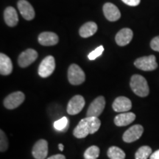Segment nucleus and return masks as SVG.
Segmentation results:
<instances>
[{"mask_svg": "<svg viewBox=\"0 0 159 159\" xmlns=\"http://www.w3.org/2000/svg\"><path fill=\"white\" fill-rule=\"evenodd\" d=\"M101 122L98 117H88L81 119L73 131L77 139L85 138L89 134H94L100 128Z\"/></svg>", "mask_w": 159, "mask_h": 159, "instance_id": "1", "label": "nucleus"}, {"mask_svg": "<svg viewBox=\"0 0 159 159\" xmlns=\"http://www.w3.org/2000/svg\"><path fill=\"white\" fill-rule=\"evenodd\" d=\"M130 85L135 94L141 97H147L150 92L148 83L146 79L142 75H133L130 79Z\"/></svg>", "mask_w": 159, "mask_h": 159, "instance_id": "2", "label": "nucleus"}, {"mask_svg": "<svg viewBox=\"0 0 159 159\" xmlns=\"http://www.w3.org/2000/svg\"><path fill=\"white\" fill-rule=\"evenodd\" d=\"M68 79L71 85H80L85 80V75L78 65L71 64L68 70Z\"/></svg>", "mask_w": 159, "mask_h": 159, "instance_id": "3", "label": "nucleus"}, {"mask_svg": "<svg viewBox=\"0 0 159 159\" xmlns=\"http://www.w3.org/2000/svg\"><path fill=\"white\" fill-rule=\"evenodd\" d=\"M55 69V61L54 57L52 55L47 56L41 63H40L39 67V75L40 77L46 78L52 74Z\"/></svg>", "mask_w": 159, "mask_h": 159, "instance_id": "4", "label": "nucleus"}, {"mask_svg": "<svg viewBox=\"0 0 159 159\" xmlns=\"http://www.w3.org/2000/svg\"><path fill=\"white\" fill-rule=\"evenodd\" d=\"M134 65L137 68L143 71H153L158 68V63L155 55L144 56L136 59Z\"/></svg>", "mask_w": 159, "mask_h": 159, "instance_id": "5", "label": "nucleus"}, {"mask_svg": "<svg viewBox=\"0 0 159 159\" xmlns=\"http://www.w3.org/2000/svg\"><path fill=\"white\" fill-rule=\"evenodd\" d=\"M105 106V97L99 96L91 103L87 111V116L88 117H98L102 114Z\"/></svg>", "mask_w": 159, "mask_h": 159, "instance_id": "6", "label": "nucleus"}, {"mask_svg": "<svg viewBox=\"0 0 159 159\" xmlns=\"http://www.w3.org/2000/svg\"><path fill=\"white\" fill-rule=\"evenodd\" d=\"M25 96L21 91H16L9 94L4 100V105L7 109H15L24 102Z\"/></svg>", "mask_w": 159, "mask_h": 159, "instance_id": "7", "label": "nucleus"}, {"mask_svg": "<svg viewBox=\"0 0 159 159\" xmlns=\"http://www.w3.org/2000/svg\"><path fill=\"white\" fill-rule=\"evenodd\" d=\"M85 104V99L81 95H75L71 98L67 105V112L70 115H76L79 114Z\"/></svg>", "mask_w": 159, "mask_h": 159, "instance_id": "8", "label": "nucleus"}, {"mask_svg": "<svg viewBox=\"0 0 159 159\" xmlns=\"http://www.w3.org/2000/svg\"><path fill=\"white\" fill-rule=\"evenodd\" d=\"M144 132V128L140 125H135L128 130H127L123 134V141L127 143L134 142L141 138Z\"/></svg>", "mask_w": 159, "mask_h": 159, "instance_id": "9", "label": "nucleus"}, {"mask_svg": "<svg viewBox=\"0 0 159 159\" xmlns=\"http://www.w3.org/2000/svg\"><path fill=\"white\" fill-rule=\"evenodd\" d=\"M38 57V52L33 49H27V50L24 51L19 55L18 62L19 65L22 68L29 66L32 64Z\"/></svg>", "mask_w": 159, "mask_h": 159, "instance_id": "10", "label": "nucleus"}, {"mask_svg": "<svg viewBox=\"0 0 159 159\" xmlns=\"http://www.w3.org/2000/svg\"><path fill=\"white\" fill-rule=\"evenodd\" d=\"M32 153L35 159H44L47 158L48 154V142L44 139L38 141L33 146Z\"/></svg>", "mask_w": 159, "mask_h": 159, "instance_id": "11", "label": "nucleus"}, {"mask_svg": "<svg viewBox=\"0 0 159 159\" xmlns=\"http://www.w3.org/2000/svg\"><path fill=\"white\" fill-rule=\"evenodd\" d=\"M18 8L23 18L26 20H32L35 17V11L31 4L27 0H19L17 4Z\"/></svg>", "mask_w": 159, "mask_h": 159, "instance_id": "12", "label": "nucleus"}, {"mask_svg": "<svg viewBox=\"0 0 159 159\" xmlns=\"http://www.w3.org/2000/svg\"><path fill=\"white\" fill-rule=\"evenodd\" d=\"M103 13L106 19L110 21H116L121 17V13L118 7L110 2L105 3L103 6Z\"/></svg>", "mask_w": 159, "mask_h": 159, "instance_id": "13", "label": "nucleus"}, {"mask_svg": "<svg viewBox=\"0 0 159 159\" xmlns=\"http://www.w3.org/2000/svg\"><path fill=\"white\" fill-rule=\"evenodd\" d=\"M112 108L116 112H126L132 108V102L128 97H119L113 102Z\"/></svg>", "mask_w": 159, "mask_h": 159, "instance_id": "14", "label": "nucleus"}, {"mask_svg": "<svg viewBox=\"0 0 159 159\" xmlns=\"http://www.w3.org/2000/svg\"><path fill=\"white\" fill-rule=\"evenodd\" d=\"M134 36V33L129 28H123L118 32L115 38L117 44L120 47L128 45Z\"/></svg>", "mask_w": 159, "mask_h": 159, "instance_id": "15", "label": "nucleus"}, {"mask_svg": "<svg viewBox=\"0 0 159 159\" xmlns=\"http://www.w3.org/2000/svg\"><path fill=\"white\" fill-rule=\"evenodd\" d=\"M39 42L42 46H54L58 43L59 39L57 34L52 32H43L39 36Z\"/></svg>", "mask_w": 159, "mask_h": 159, "instance_id": "16", "label": "nucleus"}, {"mask_svg": "<svg viewBox=\"0 0 159 159\" xmlns=\"http://www.w3.org/2000/svg\"><path fill=\"white\" fill-rule=\"evenodd\" d=\"M136 119V115L132 112L119 114L114 118V123L116 126H127L132 123Z\"/></svg>", "mask_w": 159, "mask_h": 159, "instance_id": "17", "label": "nucleus"}, {"mask_svg": "<svg viewBox=\"0 0 159 159\" xmlns=\"http://www.w3.org/2000/svg\"><path fill=\"white\" fill-rule=\"evenodd\" d=\"M13 71V63L11 58L7 55L0 54V74L2 75H9Z\"/></svg>", "mask_w": 159, "mask_h": 159, "instance_id": "18", "label": "nucleus"}, {"mask_svg": "<svg viewBox=\"0 0 159 159\" xmlns=\"http://www.w3.org/2000/svg\"><path fill=\"white\" fill-rule=\"evenodd\" d=\"M4 19L5 23L10 27H14L18 24L19 17L14 7H7L4 13Z\"/></svg>", "mask_w": 159, "mask_h": 159, "instance_id": "19", "label": "nucleus"}, {"mask_svg": "<svg viewBox=\"0 0 159 159\" xmlns=\"http://www.w3.org/2000/svg\"><path fill=\"white\" fill-rule=\"evenodd\" d=\"M97 31V25L95 22L89 21L85 23L82 27L80 28L79 33L80 35L83 38H89L92 36Z\"/></svg>", "mask_w": 159, "mask_h": 159, "instance_id": "20", "label": "nucleus"}, {"mask_svg": "<svg viewBox=\"0 0 159 159\" xmlns=\"http://www.w3.org/2000/svg\"><path fill=\"white\" fill-rule=\"evenodd\" d=\"M108 156L110 159H125V153L118 147H111L108 150Z\"/></svg>", "mask_w": 159, "mask_h": 159, "instance_id": "21", "label": "nucleus"}, {"mask_svg": "<svg viewBox=\"0 0 159 159\" xmlns=\"http://www.w3.org/2000/svg\"><path fill=\"white\" fill-rule=\"evenodd\" d=\"M152 153V149L149 146H142L136 151L135 154L136 159H148Z\"/></svg>", "mask_w": 159, "mask_h": 159, "instance_id": "22", "label": "nucleus"}, {"mask_svg": "<svg viewBox=\"0 0 159 159\" xmlns=\"http://www.w3.org/2000/svg\"><path fill=\"white\" fill-rule=\"evenodd\" d=\"M99 156V148L97 146H91L85 151V159H97Z\"/></svg>", "mask_w": 159, "mask_h": 159, "instance_id": "23", "label": "nucleus"}, {"mask_svg": "<svg viewBox=\"0 0 159 159\" xmlns=\"http://www.w3.org/2000/svg\"><path fill=\"white\" fill-rule=\"evenodd\" d=\"M54 128L57 130L65 132L69 128V119L66 116H63L58 120L55 121L54 123Z\"/></svg>", "mask_w": 159, "mask_h": 159, "instance_id": "24", "label": "nucleus"}, {"mask_svg": "<svg viewBox=\"0 0 159 159\" xmlns=\"http://www.w3.org/2000/svg\"><path fill=\"white\" fill-rule=\"evenodd\" d=\"M8 148V140L3 130H0V150L5 152Z\"/></svg>", "mask_w": 159, "mask_h": 159, "instance_id": "25", "label": "nucleus"}, {"mask_svg": "<svg viewBox=\"0 0 159 159\" xmlns=\"http://www.w3.org/2000/svg\"><path fill=\"white\" fill-rule=\"evenodd\" d=\"M103 51H104V47H103V46H99V47L95 49L94 51H92L91 52L89 53L88 55L89 59L91 60V61L95 60L102 54Z\"/></svg>", "mask_w": 159, "mask_h": 159, "instance_id": "26", "label": "nucleus"}, {"mask_svg": "<svg viewBox=\"0 0 159 159\" xmlns=\"http://www.w3.org/2000/svg\"><path fill=\"white\" fill-rule=\"evenodd\" d=\"M150 47L153 50L159 52V36L155 37L154 39L151 41Z\"/></svg>", "mask_w": 159, "mask_h": 159, "instance_id": "27", "label": "nucleus"}, {"mask_svg": "<svg viewBox=\"0 0 159 159\" xmlns=\"http://www.w3.org/2000/svg\"><path fill=\"white\" fill-rule=\"evenodd\" d=\"M122 1L127 5L135 7V6L139 5L140 4L141 0H122Z\"/></svg>", "mask_w": 159, "mask_h": 159, "instance_id": "28", "label": "nucleus"}, {"mask_svg": "<svg viewBox=\"0 0 159 159\" xmlns=\"http://www.w3.org/2000/svg\"><path fill=\"white\" fill-rule=\"evenodd\" d=\"M47 159H66V157L63 156V155L57 154V155H54V156L49 157Z\"/></svg>", "mask_w": 159, "mask_h": 159, "instance_id": "29", "label": "nucleus"}, {"mask_svg": "<svg viewBox=\"0 0 159 159\" xmlns=\"http://www.w3.org/2000/svg\"><path fill=\"white\" fill-rule=\"evenodd\" d=\"M150 159H159V150H158L156 152H154L153 153L151 154L150 156Z\"/></svg>", "mask_w": 159, "mask_h": 159, "instance_id": "30", "label": "nucleus"}, {"mask_svg": "<svg viewBox=\"0 0 159 159\" xmlns=\"http://www.w3.org/2000/svg\"><path fill=\"white\" fill-rule=\"evenodd\" d=\"M58 148L61 151H63V149H64V146H63V144H58Z\"/></svg>", "mask_w": 159, "mask_h": 159, "instance_id": "31", "label": "nucleus"}]
</instances>
